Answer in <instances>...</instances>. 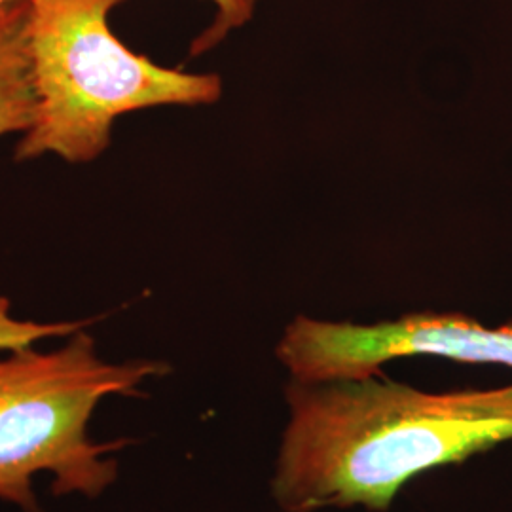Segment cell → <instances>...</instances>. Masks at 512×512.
Here are the masks:
<instances>
[{"mask_svg":"<svg viewBox=\"0 0 512 512\" xmlns=\"http://www.w3.org/2000/svg\"><path fill=\"white\" fill-rule=\"evenodd\" d=\"M270 494L281 512H384L416 476L512 440V385L425 391L380 374L285 385Z\"/></svg>","mask_w":512,"mask_h":512,"instance_id":"obj_1","label":"cell"},{"mask_svg":"<svg viewBox=\"0 0 512 512\" xmlns=\"http://www.w3.org/2000/svg\"><path fill=\"white\" fill-rule=\"evenodd\" d=\"M124 2H29L27 55L37 107L14 152L16 162L54 154L67 164H92L110 147L118 116L219 101V74L167 69L112 33L110 14Z\"/></svg>","mask_w":512,"mask_h":512,"instance_id":"obj_2","label":"cell"},{"mask_svg":"<svg viewBox=\"0 0 512 512\" xmlns=\"http://www.w3.org/2000/svg\"><path fill=\"white\" fill-rule=\"evenodd\" d=\"M167 372L162 361L101 359L84 330L54 351L29 348L0 357V501L40 512L33 490L40 471L54 476L55 497L105 494L118 478L110 452L133 440H93V412L112 395H139L145 380Z\"/></svg>","mask_w":512,"mask_h":512,"instance_id":"obj_3","label":"cell"},{"mask_svg":"<svg viewBox=\"0 0 512 512\" xmlns=\"http://www.w3.org/2000/svg\"><path fill=\"white\" fill-rule=\"evenodd\" d=\"M291 380L332 382L380 374L403 357H440L512 370V323L486 327L461 313H408L372 325L298 315L275 344Z\"/></svg>","mask_w":512,"mask_h":512,"instance_id":"obj_4","label":"cell"},{"mask_svg":"<svg viewBox=\"0 0 512 512\" xmlns=\"http://www.w3.org/2000/svg\"><path fill=\"white\" fill-rule=\"evenodd\" d=\"M29 2L0 10V139L25 133L35 120V93L27 55Z\"/></svg>","mask_w":512,"mask_h":512,"instance_id":"obj_5","label":"cell"},{"mask_svg":"<svg viewBox=\"0 0 512 512\" xmlns=\"http://www.w3.org/2000/svg\"><path fill=\"white\" fill-rule=\"evenodd\" d=\"M215 6V18L211 25L194 38L190 57L207 54L217 48L232 31L245 27L253 16L260 0H207Z\"/></svg>","mask_w":512,"mask_h":512,"instance_id":"obj_6","label":"cell"},{"mask_svg":"<svg viewBox=\"0 0 512 512\" xmlns=\"http://www.w3.org/2000/svg\"><path fill=\"white\" fill-rule=\"evenodd\" d=\"M8 300L0 298V349L8 351H21L33 348V342L48 336H61V334H74L86 323H52V325H38V323H25L16 321L8 315Z\"/></svg>","mask_w":512,"mask_h":512,"instance_id":"obj_7","label":"cell"},{"mask_svg":"<svg viewBox=\"0 0 512 512\" xmlns=\"http://www.w3.org/2000/svg\"><path fill=\"white\" fill-rule=\"evenodd\" d=\"M18 2H31V0H0V10L10 6V4H18Z\"/></svg>","mask_w":512,"mask_h":512,"instance_id":"obj_8","label":"cell"}]
</instances>
